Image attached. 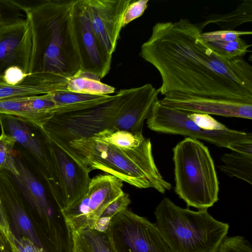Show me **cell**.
Here are the masks:
<instances>
[{"label": "cell", "instance_id": "1", "mask_svg": "<svg viewBox=\"0 0 252 252\" xmlns=\"http://www.w3.org/2000/svg\"><path fill=\"white\" fill-rule=\"evenodd\" d=\"M188 19L158 22L140 56L158 71L164 95L179 92L252 103V66L244 59H224L202 38Z\"/></svg>", "mask_w": 252, "mask_h": 252}, {"label": "cell", "instance_id": "2", "mask_svg": "<svg viewBox=\"0 0 252 252\" xmlns=\"http://www.w3.org/2000/svg\"><path fill=\"white\" fill-rule=\"evenodd\" d=\"M26 14L32 33L29 76L52 93L65 91L81 70L73 23L74 0H13Z\"/></svg>", "mask_w": 252, "mask_h": 252}, {"label": "cell", "instance_id": "3", "mask_svg": "<svg viewBox=\"0 0 252 252\" xmlns=\"http://www.w3.org/2000/svg\"><path fill=\"white\" fill-rule=\"evenodd\" d=\"M56 143L90 172L100 170L136 188L161 193L172 188L156 164L150 139L142 133L111 127L90 137Z\"/></svg>", "mask_w": 252, "mask_h": 252}, {"label": "cell", "instance_id": "4", "mask_svg": "<svg viewBox=\"0 0 252 252\" xmlns=\"http://www.w3.org/2000/svg\"><path fill=\"white\" fill-rule=\"evenodd\" d=\"M154 214L155 224L172 252H218L229 228L207 210L183 208L167 197Z\"/></svg>", "mask_w": 252, "mask_h": 252}, {"label": "cell", "instance_id": "5", "mask_svg": "<svg viewBox=\"0 0 252 252\" xmlns=\"http://www.w3.org/2000/svg\"><path fill=\"white\" fill-rule=\"evenodd\" d=\"M133 91L134 88L121 89L114 95L57 106L52 117L40 129L56 143L91 137L113 127L116 118Z\"/></svg>", "mask_w": 252, "mask_h": 252}, {"label": "cell", "instance_id": "6", "mask_svg": "<svg viewBox=\"0 0 252 252\" xmlns=\"http://www.w3.org/2000/svg\"><path fill=\"white\" fill-rule=\"evenodd\" d=\"M175 192L188 207L207 210L219 200V182L207 146L185 137L173 149Z\"/></svg>", "mask_w": 252, "mask_h": 252}, {"label": "cell", "instance_id": "7", "mask_svg": "<svg viewBox=\"0 0 252 252\" xmlns=\"http://www.w3.org/2000/svg\"><path fill=\"white\" fill-rule=\"evenodd\" d=\"M19 174L13 177L22 195L35 211L44 237L53 252H71L72 233L55 202L52 203L43 185L16 158Z\"/></svg>", "mask_w": 252, "mask_h": 252}, {"label": "cell", "instance_id": "8", "mask_svg": "<svg viewBox=\"0 0 252 252\" xmlns=\"http://www.w3.org/2000/svg\"><path fill=\"white\" fill-rule=\"evenodd\" d=\"M41 131L47 148L52 172L51 179L46 186L61 212L86 193L91 181L90 171Z\"/></svg>", "mask_w": 252, "mask_h": 252}, {"label": "cell", "instance_id": "9", "mask_svg": "<svg viewBox=\"0 0 252 252\" xmlns=\"http://www.w3.org/2000/svg\"><path fill=\"white\" fill-rule=\"evenodd\" d=\"M106 234L115 252H172L155 224L128 208L111 219Z\"/></svg>", "mask_w": 252, "mask_h": 252}, {"label": "cell", "instance_id": "10", "mask_svg": "<svg viewBox=\"0 0 252 252\" xmlns=\"http://www.w3.org/2000/svg\"><path fill=\"white\" fill-rule=\"evenodd\" d=\"M188 114L186 111L164 106L158 99L146 119V124L149 129L155 132L202 140L218 147L229 149L238 141L252 138L251 132L228 127L221 130L204 129L189 119Z\"/></svg>", "mask_w": 252, "mask_h": 252}, {"label": "cell", "instance_id": "11", "mask_svg": "<svg viewBox=\"0 0 252 252\" xmlns=\"http://www.w3.org/2000/svg\"><path fill=\"white\" fill-rule=\"evenodd\" d=\"M123 183L122 180L108 174L91 179L86 193L61 212L71 233L94 229L105 209L124 192Z\"/></svg>", "mask_w": 252, "mask_h": 252}, {"label": "cell", "instance_id": "12", "mask_svg": "<svg viewBox=\"0 0 252 252\" xmlns=\"http://www.w3.org/2000/svg\"><path fill=\"white\" fill-rule=\"evenodd\" d=\"M73 23L81 70L102 79L110 71L112 56L103 50L95 36L84 0H74Z\"/></svg>", "mask_w": 252, "mask_h": 252}, {"label": "cell", "instance_id": "13", "mask_svg": "<svg viewBox=\"0 0 252 252\" xmlns=\"http://www.w3.org/2000/svg\"><path fill=\"white\" fill-rule=\"evenodd\" d=\"M132 0H84L94 33L103 50L112 56L124 12Z\"/></svg>", "mask_w": 252, "mask_h": 252}, {"label": "cell", "instance_id": "14", "mask_svg": "<svg viewBox=\"0 0 252 252\" xmlns=\"http://www.w3.org/2000/svg\"><path fill=\"white\" fill-rule=\"evenodd\" d=\"M159 100L167 107L186 111L226 117L252 119V103L169 92Z\"/></svg>", "mask_w": 252, "mask_h": 252}, {"label": "cell", "instance_id": "15", "mask_svg": "<svg viewBox=\"0 0 252 252\" xmlns=\"http://www.w3.org/2000/svg\"><path fill=\"white\" fill-rule=\"evenodd\" d=\"M32 33L26 18L0 27V75L15 66L29 74L32 52Z\"/></svg>", "mask_w": 252, "mask_h": 252}, {"label": "cell", "instance_id": "16", "mask_svg": "<svg viewBox=\"0 0 252 252\" xmlns=\"http://www.w3.org/2000/svg\"><path fill=\"white\" fill-rule=\"evenodd\" d=\"M28 124L11 115L0 113L1 131L12 137L16 143L26 149L36 160L45 184L51 179V167L42 132L41 138L36 135Z\"/></svg>", "mask_w": 252, "mask_h": 252}, {"label": "cell", "instance_id": "17", "mask_svg": "<svg viewBox=\"0 0 252 252\" xmlns=\"http://www.w3.org/2000/svg\"><path fill=\"white\" fill-rule=\"evenodd\" d=\"M159 91L151 84L134 88L133 92L116 118L113 127L142 133L144 122L151 112Z\"/></svg>", "mask_w": 252, "mask_h": 252}, {"label": "cell", "instance_id": "18", "mask_svg": "<svg viewBox=\"0 0 252 252\" xmlns=\"http://www.w3.org/2000/svg\"><path fill=\"white\" fill-rule=\"evenodd\" d=\"M0 196L18 231L22 236L44 247L28 215L20 190L12 175L5 171H0Z\"/></svg>", "mask_w": 252, "mask_h": 252}, {"label": "cell", "instance_id": "19", "mask_svg": "<svg viewBox=\"0 0 252 252\" xmlns=\"http://www.w3.org/2000/svg\"><path fill=\"white\" fill-rule=\"evenodd\" d=\"M251 31L218 30L202 32V38L219 56L227 59L242 58L251 46L241 36L251 35Z\"/></svg>", "mask_w": 252, "mask_h": 252}, {"label": "cell", "instance_id": "20", "mask_svg": "<svg viewBox=\"0 0 252 252\" xmlns=\"http://www.w3.org/2000/svg\"><path fill=\"white\" fill-rule=\"evenodd\" d=\"M220 157V169L230 177L252 184V138L238 141Z\"/></svg>", "mask_w": 252, "mask_h": 252}, {"label": "cell", "instance_id": "21", "mask_svg": "<svg viewBox=\"0 0 252 252\" xmlns=\"http://www.w3.org/2000/svg\"><path fill=\"white\" fill-rule=\"evenodd\" d=\"M29 97L0 99V113L15 116L30 125L41 129L52 116L32 110L30 104Z\"/></svg>", "mask_w": 252, "mask_h": 252}, {"label": "cell", "instance_id": "22", "mask_svg": "<svg viewBox=\"0 0 252 252\" xmlns=\"http://www.w3.org/2000/svg\"><path fill=\"white\" fill-rule=\"evenodd\" d=\"M252 21V0H245L231 12L209 15L201 23L196 24L201 31L212 23L217 25L223 30H234L238 26Z\"/></svg>", "mask_w": 252, "mask_h": 252}, {"label": "cell", "instance_id": "23", "mask_svg": "<svg viewBox=\"0 0 252 252\" xmlns=\"http://www.w3.org/2000/svg\"><path fill=\"white\" fill-rule=\"evenodd\" d=\"M65 91L83 94L103 95L114 93L115 89L102 83L96 75L80 70L69 79Z\"/></svg>", "mask_w": 252, "mask_h": 252}, {"label": "cell", "instance_id": "24", "mask_svg": "<svg viewBox=\"0 0 252 252\" xmlns=\"http://www.w3.org/2000/svg\"><path fill=\"white\" fill-rule=\"evenodd\" d=\"M72 252H115L106 232L88 229L72 233Z\"/></svg>", "mask_w": 252, "mask_h": 252}, {"label": "cell", "instance_id": "25", "mask_svg": "<svg viewBox=\"0 0 252 252\" xmlns=\"http://www.w3.org/2000/svg\"><path fill=\"white\" fill-rule=\"evenodd\" d=\"M49 93L51 92L49 88L29 76L20 84L12 85L6 83L0 75V99Z\"/></svg>", "mask_w": 252, "mask_h": 252}, {"label": "cell", "instance_id": "26", "mask_svg": "<svg viewBox=\"0 0 252 252\" xmlns=\"http://www.w3.org/2000/svg\"><path fill=\"white\" fill-rule=\"evenodd\" d=\"M15 144L12 137L1 131L0 135V171H7L13 177L19 174L13 152Z\"/></svg>", "mask_w": 252, "mask_h": 252}, {"label": "cell", "instance_id": "27", "mask_svg": "<svg viewBox=\"0 0 252 252\" xmlns=\"http://www.w3.org/2000/svg\"><path fill=\"white\" fill-rule=\"evenodd\" d=\"M130 203L128 194L124 192L105 209L97 221L94 229L105 232L109 227L111 219L122 210L127 208Z\"/></svg>", "mask_w": 252, "mask_h": 252}, {"label": "cell", "instance_id": "28", "mask_svg": "<svg viewBox=\"0 0 252 252\" xmlns=\"http://www.w3.org/2000/svg\"><path fill=\"white\" fill-rule=\"evenodd\" d=\"M50 94L57 106L82 102L101 96L77 93L67 91H58Z\"/></svg>", "mask_w": 252, "mask_h": 252}, {"label": "cell", "instance_id": "29", "mask_svg": "<svg viewBox=\"0 0 252 252\" xmlns=\"http://www.w3.org/2000/svg\"><path fill=\"white\" fill-rule=\"evenodd\" d=\"M22 11L13 0H0V27L14 23L22 19Z\"/></svg>", "mask_w": 252, "mask_h": 252}, {"label": "cell", "instance_id": "30", "mask_svg": "<svg viewBox=\"0 0 252 252\" xmlns=\"http://www.w3.org/2000/svg\"><path fill=\"white\" fill-rule=\"evenodd\" d=\"M218 252H252L249 242L242 236L226 237Z\"/></svg>", "mask_w": 252, "mask_h": 252}, {"label": "cell", "instance_id": "31", "mask_svg": "<svg viewBox=\"0 0 252 252\" xmlns=\"http://www.w3.org/2000/svg\"><path fill=\"white\" fill-rule=\"evenodd\" d=\"M9 243L11 252H46L44 247L37 245L26 237L18 238L12 232Z\"/></svg>", "mask_w": 252, "mask_h": 252}, {"label": "cell", "instance_id": "32", "mask_svg": "<svg viewBox=\"0 0 252 252\" xmlns=\"http://www.w3.org/2000/svg\"><path fill=\"white\" fill-rule=\"evenodd\" d=\"M188 117L204 129L221 130L227 128L208 114L189 113Z\"/></svg>", "mask_w": 252, "mask_h": 252}, {"label": "cell", "instance_id": "33", "mask_svg": "<svg viewBox=\"0 0 252 252\" xmlns=\"http://www.w3.org/2000/svg\"><path fill=\"white\" fill-rule=\"evenodd\" d=\"M149 0H132L126 8L123 16L122 27L143 15L148 6Z\"/></svg>", "mask_w": 252, "mask_h": 252}, {"label": "cell", "instance_id": "34", "mask_svg": "<svg viewBox=\"0 0 252 252\" xmlns=\"http://www.w3.org/2000/svg\"><path fill=\"white\" fill-rule=\"evenodd\" d=\"M2 75L4 80L12 85L20 84L27 76L21 68L15 66L6 69Z\"/></svg>", "mask_w": 252, "mask_h": 252}, {"label": "cell", "instance_id": "35", "mask_svg": "<svg viewBox=\"0 0 252 252\" xmlns=\"http://www.w3.org/2000/svg\"><path fill=\"white\" fill-rule=\"evenodd\" d=\"M0 252H11L8 238L0 224Z\"/></svg>", "mask_w": 252, "mask_h": 252}, {"label": "cell", "instance_id": "36", "mask_svg": "<svg viewBox=\"0 0 252 252\" xmlns=\"http://www.w3.org/2000/svg\"><path fill=\"white\" fill-rule=\"evenodd\" d=\"M0 199H1V198H0Z\"/></svg>", "mask_w": 252, "mask_h": 252}]
</instances>
